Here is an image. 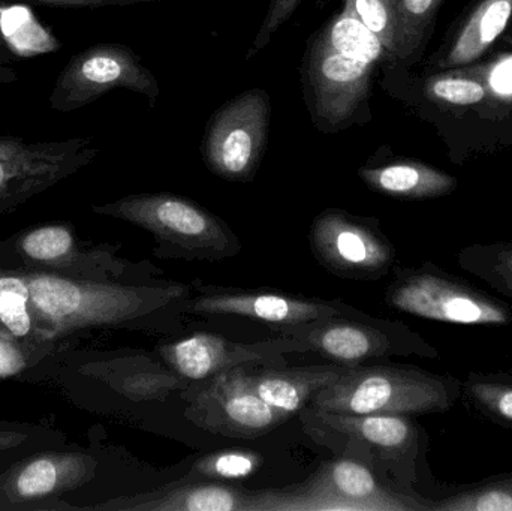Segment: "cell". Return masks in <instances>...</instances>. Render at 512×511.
<instances>
[{"label": "cell", "mask_w": 512, "mask_h": 511, "mask_svg": "<svg viewBox=\"0 0 512 511\" xmlns=\"http://www.w3.org/2000/svg\"><path fill=\"white\" fill-rule=\"evenodd\" d=\"M388 60L378 36L346 3L309 36L300 66L307 113L321 134L372 120L373 80Z\"/></svg>", "instance_id": "1"}, {"label": "cell", "mask_w": 512, "mask_h": 511, "mask_svg": "<svg viewBox=\"0 0 512 511\" xmlns=\"http://www.w3.org/2000/svg\"><path fill=\"white\" fill-rule=\"evenodd\" d=\"M463 381L412 365H358L312 399V407L331 413L442 414L456 407Z\"/></svg>", "instance_id": "2"}, {"label": "cell", "mask_w": 512, "mask_h": 511, "mask_svg": "<svg viewBox=\"0 0 512 511\" xmlns=\"http://www.w3.org/2000/svg\"><path fill=\"white\" fill-rule=\"evenodd\" d=\"M301 420L316 443L342 450L358 443L364 464L399 488L421 494L418 485L421 468L427 467L430 437L414 416L331 413L310 407Z\"/></svg>", "instance_id": "3"}, {"label": "cell", "mask_w": 512, "mask_h": 511, "mask_svg": "<svg viewBox=\"0 0 512 511\" xmlns=\"http://www.w3.org/2000/svg\"><path fill=\"white\" fill-rule=\"evenodd\" d=\"M93 212L149 231L158 243L156 254L162 257L221 261L242 249L222 219L195 201L170 192L126 195L93 206Z\"/></svg>", "instance_id": "4"}, {"label": "cell", "mask_w": 512, "mask_h": 511, "mask_svg": "<svg viewBox=\"0 0 512 511\" xmlns=\"http://www.w3.org/2000/svg\"><path fill=\"white\" fill-rule=\"evenodd\" d=\"M432 511V500L406 491L355 459L325 462L301 488L256 492V511Z\"/></svg>", "instance_id": "5"}, {"label": "cell", "mask_w": 512, "mask_h": 511, "mask_svg": "<svg viewBox=\"0 0 512 511\" xmlns=\"http://www.w3.org/2000/svg\"><path fill=\"white\" fill-rule=\"evenodd\" d=\"M385 302L403 314L457 326H508L512 305L475 287L433 261L400 267L385 291Z\"/></svg>", "instance_id": "6"}, {"label": "cell", "mask_w": 512, "mask_h": 511, "mask_svg": "<svg viewBox=\"0 0 512 511\" xmlns=\"http://www.w3.org/2000/svg\"><path fill=\"white\" fill-rule=\"evenodd\" d=\"M283 336L295 339L304 350L315 351L337 365L358 366L393 356L439 359L438 348L402 321L381 318H346L345 315L286 329Z\"/></svg>", "instance_id": "7"}, {"label": "cell", "mask_w": 512, "mask_h": 511, "mask_svg": "<svg viewBox=\"0 0 512 511\" xmlns=\"http://www.w3.org/2000/svg\"><path fill=\"white\" fill-rule=\"evenodd\" d=\"M270 126L271 99L264 89L254 87L228 99L204 128V164L228 182H251L267 150Z\"/></svg>", "instance_id": "8"}, {"label": "cell", "mask_w": 512, "mask_h": 511, "mask_svg": "<svg viewBox=\"0 0 512 511\" xmlns=\"http://www.w3.org/2000/svg\"><path fill=\"white\" fill-rule=\"evenodd\" d=\"M116 89L143 95L155 107L161 86L131 47L102 42L78 51L63 66L51 89L50 107L59 113L81 110Z\"/></svg>", "instance_id": "9"}, {"label": "cell", "mask_w": 512, "mask_h": 511, "mask_svg": "<svg viewBox=\"0 0 512 511\" xmlns=\"http://www.w3.org/2000/svg\"><path fill=\"white\" fill-rule=\"evenodd\" d=\"M98 155L90 138L29 141L0 134V216L89 167Z\"/></svg>", "instance_id": "10"}, {"label": "cell", "mask_w": 512, "mask_h": 511, "mask_svg": "<svg viewBox=\"0 0 512 511\" xmlns=\"http://www.w3.org/2000/svg\"><path fill=\"white\" fill-rule=\"evenodd\" d=\"M0 264L110 281H123L137 273L129 272L132 266L117 255V248L80 239L68 222L35 225L2 240Z\"/></svg>", "instance_id": "11"}, {"label": "cell", "mask_w": 512, "mask_h": 511, "mask_svg": "<svg viewBox=\"0 0 512 511\" xmlns=\"http://www.w3.org/2000/svg\"><path fill=\"white\" fill-rule=\"evenodd\" d=\"M98 467L86 450L51 447L30 453L0 474V511L77 510L60 497L92 482Z\"/></svg>", "instance_id": "12"}, {"label": "cell", "mask_w": 512, "mask_h": 511, "mask_svg": "<svg viewBox=\"0 0 512 511\" xmlns=\"http://www.w3.org/2000/svg\"><path fill=\"white\" fill-rule=\"evenodd\" d=\"M310 246L316 260L334 275L379 279L390 272L396 249L375 218L327 209L313 219Z\"/></svg>", "instance_id": "13"}, {"label": "cell", "mask_w": 512, "mask_h": 511, "mask_svg": "<svg viewBox=\"0 0 512 511\" xmlns=\"http://www.w3.org/2000/svg\"><path fill=\"white\" fill-rule=\"evenodd\" d=\"M186 417L212 434L233 438L261 437L286 420L256 393L245 366L210 378L186 410Z\"/></svg>", "instance_id": "14"}, {"label": "cell", "mask_w": 512, "mask_h": 511, "mask_svg": "<svg viewBox=\"0 0 512 511\" xmlns=\"http://www.w3.org/2000/svg\"><path fill=\"white\" fill-rule=\"evenodd\" d=\"M203 296L183 303L189 314L236 315L246 320L292 329L315 321L339 317L349 311L340 303L316 302L271 291H224L200 288Z\"/></svg>", "instance_id": "15"}, {"label": "cell", "mask_w": 512, "mask_h": 511, "mask_svg": "<svg viewBox=\"0 0 512 511\" xmlns=\"http://www.w3.org/2000/svg\"><path fill=\"white\" fill-rule=\"evenodd\" d=\"M286 351H306L292 338L261 344H234L215 333H194L171 344L161 345L158 353L165 366L185 380H207L219 372L249 363H258Z\"/></svg>", "instance_id": "16"}, {"label": "cell", "mask_w": 512, "mask_h": 511, "mask_svg": "<svg viewBox=\"0 0 512 511\" xmlns=\"http://www.w3.org/2000/svg\"><path fill=\"white\" fill-rule=\"evenodd\" d=\"M364 185L397 200L423 201L447 197L456 191V177L426 162L393 156L382 147L358 168Z\"/></svg>", "instance_id": "17"}, {"label": "cell", "mask_w": 512, "mask_h": 511, "mask_svg": "<svg viewBox=\"0 0 512 511\" xmlns=\"http://www.w3.org/2000/svg\"><path fill=\"white\" fill-rule=\"evenodd\" d=\"M84 510L116 511H255L256 492L242 491L219 483L201 480H182L170 486L135 495L117 498ZM80 509V510H81Z\"/></svg>", "instance_id": "18"}, {"label": "cell", "mask_w": 512, "mask_h": 511, "mask_svg": "<svg viewBox=\"0 0 512 511\" xmlns=\"http://www.w3.org/2000/svg\"><path fill=\"white\" fill-rule=\"evenodd\" d=\"M512 20V0H478L451 41L429 66L435 71L474 65L501 38Z\"/></svg>", "instance_id": "19"}, {"label": "cell", "mask_w": 512, "mask_h": 511, "mask_svg": "<svg viewBox=\"0 0 512 511\" xmlns=\"http://www.w3.org/2000/svg\"><path fill=\"white\" fill-rule=\"evenodd\" d=\"M348 366H304V368L264 369L249 374L252 386L274 410L288 419L334 383Z\"/></svg>", "instance_id": "20"}, {"label": "cell", "mask_w": 512, "mask_h": 511, "mask_svg": "<svg viewBox=\"0 0 512 511\" xmlns=\"http://www.w3.org/2000/svg\"><path fill=\"white\" fill-rule=\"evenodd\" d=\"M445 0H396L391 65L411 69L423 56Z\"/></svg>", "instance_id": "21"}, {"label": "cell", "mask_w": 512, "mask_h": 511, "mask_svg": "<svg viewBox=\"0 0 512 511\" xmlns=\"http://www.w3.org/2000/svg\"><path fill=\"white\" fill-rule=\"evenodd\" d=\"M432 511H512V471L465 485H436Z\"/></svg>", "instance_id": "22"}, {"label": "cell", "mask_w": 512, "mask_h": 511, "mask_svg": "<svg viewBox=\"0 0 512 511\" xmlns=\"http://www.w3.org/2000/svg\"><path fill=\"white\" fill-rule=\"evenodd\" d=\"M457 266L512 300V240L474 243L456 254Z\"/></svg>", "instance_id": "23"}, {"label": "cell", "mask_w": 512, "mask_h": 511, "mask_svg": "<svg viewBox=\"0 0 512 511\" xmlns=\"http://www.w3.org/2000/svg\"><path fill=\"white\" fill-rule=\"evenodd\" d=\"M463 396L484 419L512 429V374L469 372L463 381Z\"/></svg>", "instance_id": "24"}, {"label": "cell", "mask_w": 512, "mask_h": 511, "mask_svg": "<svg viewBox=\"0 0 512 511\" xmlns=\"http://www.w3.org/2000/svg\"><path fill=\"white\" fill-rule=\"evenodd\" d=\"M261 465L262 458L254 450H219L198 459L183 480H245L254 476Z\"/></svg>", "instance_id": "25"}, {"label": "cell", "mask_w": 512, "mask_h": 511, "mask_svg": "<svg viewBox=\"0 0 512 511\" xmlns=\"http://www.w3.org/2000/svg\"><path fill=\"white\" fill-rule=\"evenodd\" d=\"M185 378L164 368L161 365L149 363L129 372L120 380L119 389L132 401H164L176 390L185 389Z\"/></svg>", "instance_id": "26"}, {"label": "cell", "mask_w": 512, "mask_h": 511, "mask_svg": "<svg viewBox=\"0 0 512 511\" xmlns=\"http://www.w3.org/2000/svg\"><path fill=\"white\" fill-rule=\"evenodd\" d=\"M65 444L62 435L44 426L0 422V455L20 452L33 453L36 447L51 449ZM36 452V450H35Z\"/></svg>", "instance_id": "27"}, {"label": "cell", "mask_w": 512, "mask_h": 511, "mask_svg": "<svg viewBox=\"0 0 512 511\" xmlns=\"http://www.w3.org/2000/svg\"><path fill=\"white\" fill-rule=\"evenodd\" d=\"M346 3L358 18L378 36L390 62L394 53V9L396 0H340ZM385 62V63H387Z\"/></svg>", "instance_id": "28"}, {"label": "cell", "mask_w": 512, "mask_h": 511, "mask_svg": "<svg viewBox=\"0 0 512 511\" xmlns=\"http://www.w3.org/2000/svg\"><path fill=\"white\" fill-rule=\"evenodd\" d=\"M303 2L304 0H270L261 27L256 32L254 42H252L248 54H246V62L254 59L256 54L261 53L270 44L273 36L282 29L283 24L295 14L298 6Z\"/></svg>", "instance_id": "29"}, {"label": "cell", "mask_w": 512, "mask_h": 511, "mask_svg": "<svg viewBox=\"0 0 512 511\" xmlns=\"http://www.w3.org/2000/svg\"><path fill=\"white\" fill-rule=\"evenodd\" d=\"M29 368H35V363L24 345L14 335L0 329V380L17 377Z\"/></svg>", "instance_id": "30"}, {"label": "cell", "mask_w": 512, "mask_h": 511, "mask_svg": "<svg viewBox=\"0 0 512 511\" xmlns=\"http://www.w3.org/2000/svg\"><path fill=\"white\" fill-rule=\"evenodd\" d=\"M30 5L48 6L59 9H99L110 6H131L138 3L164 2V0H12Z\"/></svg>", "instance_id": "31"}, {"label": "cell", "mask_w": 512, "mask_h": 511, "mask_svg": "<svg viewBox=\"0 0 512 511\" xmlns=\"http://www.w3.org/2000/svg\"><path fill=\"white\" fill-rule=\"evenodd\" d=\"M11 9L8 0H0V63L11 65L20 57L14 41L9 38L8 30L5 27L6 12Z\"/></svg>", "instance_id": "32"}, {"label": "cell", "mask_w": 512, "mask_h": 511, "mask_svg": "<svg viewBox=\"0 0 512 511\" xmlns=\"http://www.w3.org/2000/svg\"><path fill=\"white\" fill-rule=\"evenodd\" d=\"M20 78L17 69L12 68L11 65L0 63V84H11Z\"/></svg>", "instance_id": "33"}]
</instances>
